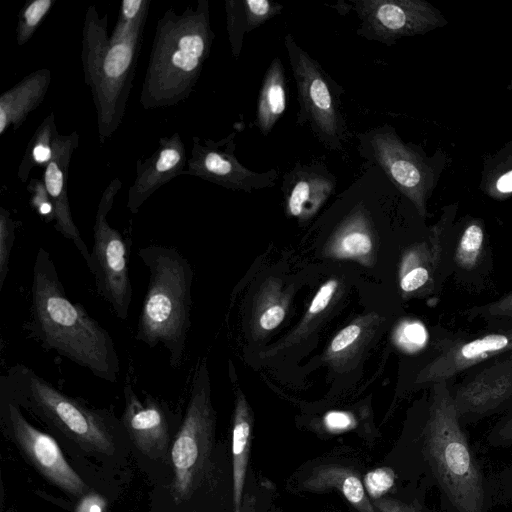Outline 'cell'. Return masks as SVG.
I'll list each match as a JSON object with an SVG mask.
<instances>
[{
	"label": "cell",
	"instance_id": "obj_34",
	"mask_svg": "<svg viewBox=\"0 0 512 512\" xmlns=\"http://www.w3.org/2000/svg\"><path fill=\"white\" fill-rule=\"evenodd\" d=\"M339 247L341 252L347 256H363L371 251L372 240L366 232L359 229H351L342 236Z\"/></svg>",
	"mask_w": 512,
	"mask_h": 512
},
{
	"label": "cell",
	"instance_id": "obj_19",
	"mask_svg": "<svg viewBox=\"0 0 512 512\" xmlns=\"http://www.w3.org/2000/svg\"><path fill=\"white\" fill-rule=\"evenodd\" d=\"M336 188V177L319 161L297 163L283 178L286 210L300 220L314 216Z\"/></svg>",
	"mask_w": 512,
	"mask_h": 512
},
{
	"label": "cell",
	"instance_id": "obj_41",
	"mask_svg": "<svg viewBox=\"0 0 512 512\" xmlns=\"http://www.w3.org/2000/svg\"><path fill=\"white\" fill-rule=\"evenodd\" d=\"M240 512H257L256 499L253 495H244Z\"/></svg>",
	"mask_w": 512,
	"mask_h": 512
},
{
	"label": "cell",
	"instance_id": "obj_38",
	"mask_svg": "<svg viewBox=\"0 0 512 512\" xmlns=\"http://www.w3.org/2000/svg\"><path fill=\"white\" fill-rule=\"evenodd\" d=\"M360 335V327L351 324L342 329L331 341L330 349L333 352H340L352 344Z\"/></svg>",
	"mask_w": 512,
	"mask_h": 512
},
{
	"label": "cell",
	"instance_id": "obj_6",
	"mask_svg": "<svg viewBox=\"0 0 512 512\" xmlns=\"http://www.w3.org/2000/svg\"><path fill=\"white\" fill-rule=\"evenodd\" d=\"M0 395L29 409L85 450L105 455L115 451L109 412L62 392L24 364H15L0 376Z\"/></svg>",
	"mask_w": 512,
	"mask_h": 512
},
{
	"label": "cell",
	"instance_id": "obj_16",
	"mask_svg": "<svg viewBox=\"0 0 512 512\" xmlns=\"http://www.w3.org/2000/svg\"><path fill=\"white\" fill-rule=\"evenodd\" d=\"M123 395L125 405L121 424L130 439L147 457L164 459L170 441L166 405L150 394L142 402L133 389L129 374L125 377Z\"/></svg>",
	"mask_w": 512,
	"mask_h": 512
},
{
	"label": "cell",
	"instance_id": "obj_27",
	"mask_svg": "<svg viewBox=\"0 0 512 512\" xmlns=\"http://www.w3.org/2000/svg\"><path fill=\"white\" fill-rule=\"evenodd\" d=\"M54 115L44 119L28 144L18 171V178L25 182L30 170L36 165L46 164L52 158V142L57 134Z\"/></svg>",
	"mask_w": 512,
	"mask_h": 512
},
{
	"label": "cell",
	"instance_id": "obj_17",
	"mask_svg": "<svg viewBox=\"0 0 512 512\" xmlns=\"http://www.w3.org/2000/svg\"><path fill=\"white\" fill-rule=\"evenodd\" d=\"M78 143L79 136L76 132L70 135H60L57 132L52 142V158L45 167L44 185L53 203L55 229L63 237L73 242L89 269L91 267V251L88 250L73 220L67 196L68 168Z\"/></svg>",
	"mask_w": 512,
	"mask_h": 512
},
{
	"label": "cell",
	"instance_id": "obj_35",
	"mask_svg": "<svg viewBox=\"0 0 512 512\" xmlns=\"http://www.w3.org/2000/svg\"><path fill=\"white\" fill-rule=\"evenodd\" d=\"M372 503L379 512H431L417 497L409 500L382 497Z\"/></svg>",
	"mask_w": 512,
	"mask_h": 512
},
{
	"label": "cell",
	"instance_id": "obj_24",
	"mask_svg": "<svg viewBox=\"0 0 512 512\" xmlns=\"http://www.w3.org/2000/svg\"><path fill=\"white\" fill-rule=\"evenodd\" d=\"M286 109L285 69L279 57H274L267 68L261 84L256 125L267 136Z\"/></svg>",
	"mask_w": 512,
	"mask_h": 512
},
{
	"label": "cell",
	"instance_id": "obj_13",
	"mask_svg": "<svg viewBox=\"0 0 512 512\" xmlns=\"http://www.w3.org/2000/svg\"><path fill=\"white\" fill-rule=\"evenodd\" d=\"M351 8L360 20L357 34L388 46L448 23L440 10L423 0H354Z\"/></svg>",
	"mask_w": 512,
	"mask_h": 512
},
{
	"label": "cell",
	"instance_id": "obj_22",
	"mask_svg": "<svg viewBox=\"0 0 512 512\" xmlns=\"http://www.w3.org/2000/svg\"><path fill=\"white\" fill-rule=\"evenodd\" d=\"M283 5L270 0H227L225 11L228 39L235 59L243 46L244 35L281 14Z\"/></svg>",
	"mask_w": 512,
	"mask_h": 512
},
{
	"label": "cell",
	"instance_id": "obj_7",
	"mask_svg": "<svg viewBox=\"0 0 512 512\" xmlns=\"http://www.w3.org/2000/svg\"><path fill=\"white\" fill-rule=\"evenodd\" d=\"M215 412L210 397V379L205 359L198 361L191 382L189 401L171 448L174 470L172 494L177 502L189 499L208 471L214 443Z\"/></svg>",
	"mask_w": 512,
	"mask_h": 512
},
{
	"label": "cell",
	"instance_id": "obj_32",
	"mask_svg": "<svg viewBox=\"0 0 512 512\" xmlns=\"http://www.w3.org/2000/svg\"><path fill=\"white\" fill-rule=\"evenodd\" d=\"M396 472L390 467L376 468L367 472L363 484L367 495L373 500L382 498L395 485Z\"/></svg>",
	"mask_w": 512,
	"mask_h": 512
},
{
	"label": "cell",
	"instance_id": "obj_4",
	"mask_svg": "<svg viewBox=\"0 0 512 512\" xmlns=\"http://www.w3.org/2000/svg\"><path fill=\"white\" fill-rule=\"evenodd\" d=\"M215 34L209 2L198 0L181 14L165 12L157 22L140 103L145 109L176 105L195 87Z\"/></svg>",
	"mask_w": 512,
	"mask_h": 512
},
{
	"label": "cell",
	"instance_id": "obj_23",
	"mask_svg": "<svg viewBox=\"0 0 512 512\" xmlns=\"http://www.w3.org/2000/svg\"><path fill=\"white\" fill-rule=\"evenodd\" d=\"M252 416L242 396L236 400L232 425L233 506L240 512L251 448Z\"/></svg>",
	"mask_w": 512,
	"mask_h": 512
},
{
	"label": "cell",
	"instance_id": "obj_21",
	"mask_svg": "<svg viewBox=\"0 0 512 512\" xmlns=\"http://www.w3.org/2000/svg\"><path fill=\"white\" fill-rule=\"evenodd\" d=\"M308 491H338L358 512H376L364 484L355 470L342 465L316 467L303 483Z\"/></svg>",
	"mask_w": 512,
	"mask_h": 512
},
{
	"label": "cell",
	"instance_id": "obj_14",
	"mask_svg": "<svg viewBox=\"0 0 512 512\" xmlns=\"http://www.w3.org/2000/svg\"><path fill=\"white\" fill-rule=\"evenodd\" d=\"M235 136V132L231 133L218 142L193 137L191 157L184 174L248 193L273 187L279 177L278 171L270 169L259 173L244 167L235 156Z\"/></svg>",
	"mask_w": 512,
	"mask_h": 512
},
{
	"label": "cell",
	"instance_id": "obj_31",
	"mask_svg": "<svg viewBox=\"0 0 512 512\" xmlns=\"http://www.w3.org/2000/svg\"><path fill=\"white\" fill-rule=\"evenodd\" d=\"M490 494L494 506H512V461L490 472Z\"/></svg>",
	"mask_w": 512,
	"mask_h": 512
},
{
	"label": "cell",
	"instance_id": "obj_12",
	"mask_svg": "<svg viewBox=\"0 0 512 512\" xmlns=\"http://www.w3.org/2000/svg\"><path fill=\"white\" fill-rule=\"evenodd\" d=\"M450 382L455 408L463 425L474 424L512 409V353L478 364Z\"/></svg>",
	"mask_w": 512,
	"mask_h": 512
},
{
	"label": "cell",
	"instance_id": "obj_26",
	"mask_svg": "<svg viewBox=\"0 0 512 512\" xmlns=\"http://www.w3.org/2000/svg\"><path fill=\"white\" fill-rule=\"evenodd\" d=\"M486 246L485 226L480 218H470L461 228L453 253V263L462 272L480 266Z\"/></svg>",
	"mask_w": 512,
	"mask_h": 512
},
{
	"label": "cell",
	"instance_id": "obj_36",
	"mask_svg": "<svg viewBox=\"0 0 512 512\" xmlns=\"http://www.w3.org/2000/svg\"><path fill=\"white\" fill-rule=\"evenodd\" d=\"M337 285L338 283L336 280H329L320 287L310 304L308 310L310 315L317 314L327 307L337 288Z\"/></svg>",
	"mask_w": 512,
	"mask_h": 512
},
{
	"label": "cell",
	"instance_id": "obj_11",
	"mask_svg": "<svg viewBox=\"0 0 512 512\" xmlns=\"http://www.w3.org/2000/svg\"><path fill=\"white\" fill-rule=\"evenodd\" d=\"M443 334L416 374L415 383L419 386L452 382L478 364L512 353V324L489 326L472 333L444 330Z\"/></svg>",
	"mask_w": 512,
	"mask_h": 512
},
{
	"label": "cell",
	"instance_id": "obj_20",
	"mask_svg": "<svg viewBox=\"0 0 512 512\" xmlns=\"http://www.w3.org/2000/svg\"><path fill=\"white\" fill-rule=\"evenodd\" d=\"M51 81L48 69L35 71L0 97V134L11 125L17 129L43 100Z\"/></svg>",
	"mask_w": 512,
	"mask_h": 512
},
{
	"label": "cell",
	"instance_id": "obj_25",
	"mask_svg": "<svg viewBox=\"0 0 512 512\" xmlns=\"http://www.w3.org/2000/svg\"><path fill=\"white\" fill-rule=\"evenodd\" d=\"M479 188L497 201L512 196V141L485 158Z\"/></svg>",
	"mask_w": 512,
	"mask_h": 512
},
{
	"label": "cell",
	"instance_id": "obj_8",
	"mask_svg": "<svg viewBox=\"0 0 512 512\" xmlns=\"http://www.w3.org/2000/svg\"><path fill=\"white\" fill-rule=\"evenodd\" d=\"M284 45L296 84L298 123L307 125L326 148L342 151L349 136L340 101L342 90L292 34L285 36Z\"/></svg>",
	"mask_w": 512,
	"mask_h": 512
},
{
	"label": "cell",
	"instance_id": "obj_2",
	"mask_svg": "<svg viewBox=\"0 0 512 512\" xmlns=\"http://www.w3.org/2000/svg\"><path fill=\"white\" fill-rule=\"evenodd\" d=\"M25 329L47 351L115 383L120 360L109 332L80 303L66 294L47 250L39 248L32 271L30 318Z\"/></svg>",
	"mask_w": 512,
	"mask_h": 512
},
{
	"label": "cell",
	"instance_id": "obj_28",
	"mask_svg": "<svg viewBox=\"0 0 512 512\" xmlns=\"http://www.w3.org/2000/svg\"><path fill=\"white\" fill-rule=\"evenodd\" d=\"M469 319H481L489 326L512 324V291L500 298L465 311Z\"/></svg>",
	"mask_w": 512,
	"mask_h": 512
},
{
	"label": "cell",
	"instance_id": "obj_30",
	"mask_svg": "<svg viewBox=\"0 0 512 512\" xmlns=\"http://www.w3.org/2000/svg\"><path fill=\"white\" fill-rule=\"evenodd\" d=\"M16 238V222L8 210L0 208V291L9 272L12 247Z\"/></svg>",
	"mask_w": 512,
	"mask_h": 512
},
{
	"label": "cell",
	"instance_id": "obj_40",
	"mask_svg": "<svg viewBox=\"0 0 512 512\" xmlns=\"http://www.w3.org/2000/svg\"><path fill=\"white\" fill-rule=\"evenodd\" d=\"M105 500L96 494H89L82 498L76 512H103Z\"/></svg>",
	"mask_w": 512,
	"mask_h": 512
},
{
	"label": "cell",
	"instance_id": "obj_39",
	"mask_svg": "<svg viewBox=\"0 0 512 512\" xmlns=\"http://www.w3.org/2000/svg\"><path fill=\"white\" fill-rule=\"evenodd\" d=\"M285 311L281 306H272L260 317V326L267 331L276 328L284 319Z\"/></svg>",
	"mask_w": 512,
	"mask_h": 512
},
{
	"label": "cell",
	"instance_id": "obj_18",
	"mask_svg": "<svg viewBox=\"0 0 512 512\" xmlns=\"http://www.w3.org/2000/svg\"><path fill=\"white\" fill-rule=\"evenodd\" d=\"M186 163V151L179 134L162 138L152 156L144 162H137L136 179L128 191L127 208L130 212L137 213L158 188L184 174Z\"/></svg>",
	"mask_w": 512,
	"mask_h": 512
},
{
	"label": "cell",
	"instance_id": "obj_3",
	"mask_svg": "<svg viewBox=\"0 0 512 512\" xmlns=\"http://www.w3.org/2000/svg\"><path fill=\"white\" fill-rule=\"evenodd\" d=\"M149 5L150 0H124L110 37L107 15L99 17L94 6L87 9L81 59L101 144L116 131L125 114Z\"/></svg>",
	"mask_w": 512,
	"mask_h": 512
},
{
	"label": "cell",
	"instance_id": "obj_9",
	"mask_svg": "<svg viewBox=\"0 0 512 512\" xmlns=\"http://www.w3.org/2000/svg\"><path fill=\"white\" fill-rule=\"evenodd\" d=\"M121 186V181L115 178L104 190L98 204L89 271L94 276L97 293L108 302L119 319L126 320L132 301L130 242L107 221Z\"/></svg>",
	"mask_w": 512,
	"mask_h": 512
},
{
	"label": "cell",
	"instance_id": "obj_33",
	"mask_svg": "<svg viewBox=\"0 0 512 512\" xmlns=\"http://www.w3.org/2000/svg\"><path fill=\"white\" fill-rule=\"evenodd\" d=\"M485 440L491 448L512 447V409L496 420Z\"/></svg>",
	"mask_w": 512,
	"mask_h": 512
},
{
	"label": "cell",
	"instance_id": "obj_37",
	"mask_svg": "<svg viewBox=\"0 0 512 512\" xmlns=\"http://www.w3.org/2000/svg\"><path fill=\"white\" fill-rule=\"evenodd\" d=\"M354 420L349 413L343 411H331L324 417L325 427L332 432H342L349 430L353 426Z\"/></svg>",
	"mask_w": 512,
	"mask_h": 512
},
{
	"label": "cell",
	"instance_id": "obj_10",
	"mask_svg": "<svg viewBox=\"0 0 512 512\" xmlns=\"http://www.w3.org/2000/svg\"><path fill=\"white\" fill-rule=\"evenodd\" d=\"M362 152L374 162L420 216L427 214V201L438 176L431 162L412 145L402 141L388 126L374 128L359 135Z\"/></svg>",
	"mask_w": 512,
	"mask_h": 512
},
{
	"label": "cell",
	"instance_id": "obj_1",
	"mask_svg": "<svg viewBox=\"0 0 512 512\" xmlns=\"http://www.w3.org/2000/svg\"><path fill=\"white\" fill-rule=\"evenodd\" d=\"M428 388L414 439L418 472L436 487L445 512H490V472L460 421L450 382Z\"/></svg>",
	"mask_w": 512,
	"mask_h": 512
},
{
	"label": "cell",
	"instance_id": "obj_5",
	"mask_svg": "<svg viewBox=\"0 0 512 512\" xmlns=\"http://www.w3.org/2000/svg\"><path fill=\"white\" fill-rule=\"evenodd\" d=\"M138 256L149 271L136 328V340L150 348L161 343L173 368L182 364L191 326L194 272L189 261L173 247L148 245Z\"/></svg>",
	"mask_w": 512,
	"mask_h": 512
},
{
	"label": "cell",
	"instance_id": "obj_15",
	"mask_svg": "<svg viewBox=\"0 0 512 512\" xmlns=\"http://www.w3.org/2000/svg\"><path fill=\"white\" fill-rule=\"evenodd\" d=\"M1 403L13 438L32 465L61 490L83 496L88 487L68 464L57 442L30 424L15 402L1 395Z\"/></svg>",
	"mask_w": 512,
	"mask_h": 512
},
{
	"label": "cell",
	"instance_id": "obj_29",
	"mask_svg": "<svg viewBox=\"0 0 512 512\" xmlns=\"http://www.w3.org/2000/svg\"><path fill=\"white\" fill-rule=\"evenodd\" d=\"M52 4L53 0H34L23 9L16 29L18 45L25 44L31 38Z\"/></svg>",
	"mask_w": 512,
	"mask_h": 512
}]
</instances>
